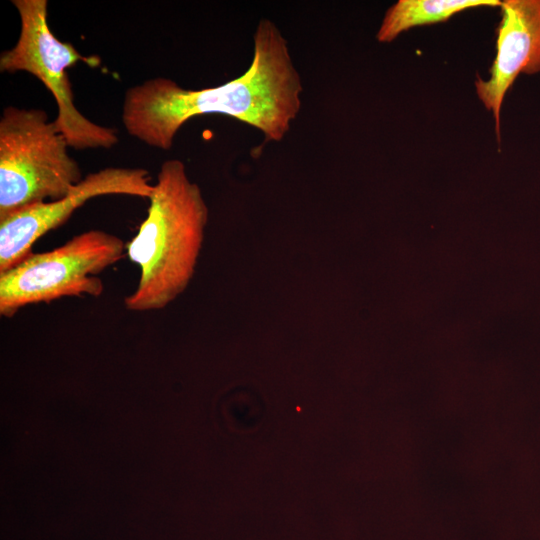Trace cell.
Listing matches in <instances>:
<instances>
[{
  "label": "cell",
  "mask_w": 540,
  "mask_h": 540,
  "mask_svg": "<svg viewBox=\"0 0 540 540\" xmlns=\"http://www.w3.org/2000/svg\"><path fill=\"white\" fill-rule=\"evenodd\" d=\"M248 70L216 87L184 89L166 77L129 87L121 120L144 144L170 150L179 129L193 117L222 114L260 130L265 141H281L301 108L303 91L286 39L269 19L258 22Z\"/></svg>",
  "instance_id": "cell-1"
},
{
  "label": "cell",
  "mask_w": 540,
  "mask_h": 540,
  "mask_svg": "<svg viewBox=\"0 0 540 540\" xmlns=\"http://www.w3.org/2000/svg\"><path fill=\"white\" fill-rule=\"evenodd\" d=\"M149 202L146 218L126 245L140 269L136 289L124 299L134 312L163 309L186 289L208 221L202 192L178 159L161 164Z\"/></svg>",
  "instance_id": "cell-2"
},
{
  "label": "cell",
  "mask_w": 540,
  "mask_h": 540,
  "mask_svg": "<svg viewBox=\"0 0 540 540\" xmlns=\"http://www.w3.org/2000/svg\"><path fill=\"white\" fill-rule=\"evenodd\" d=\"M64 135L46 111L8 106L0 118V222L59 200L83 179Z\"/></svg>",
  "instance_id": "cell-3"
},
{
  "label": "cell",
  "mask_w": 540,
  "mask_h": 540,
  "mask_svg": "<svg viewBox=\"0 0 540 540\" xmlns=\"http://www.w3.org/2000/svg\"><path fill=\"white\" fill-rule=\"evenodd\" d=\"M20 18L15 45L0 55V70L25 71L38 78L57 104L54 120L68 145L77 150L109 149L118 143L117 131L90 121L74 104L66 70L78 62L95 66L99 61L81 55L68 42L56 38L48 25L47 0H13Z\"/></svg>",
  "instance_id": "cell-4"
},
{
  "label": "cell",
  "mask_w": 540,
  "mask_h": 540,
  "mask_svg": "<svg viewBox=\"0 0 540 540\" xmlns=\"http://www.w3.org/2000/svg\"><path fill=\"white\" fill-rule=\"evenodd\" d=\"M126 245L118 236L91 229L50 251L31 253L0 273V314L13 317L19 309L62 297L100 296L98 277L124 257Z\"/></svg>",
  "instance_id": "cell-5"
},
{
  "label": "cell",
  "mask_w": 540,
  "mask_h": 540,
  "mask_svg": "<svg viewBox=\"0 0 540 540\" xmlns=\"http://www.w3.org/2000/svg\"><path fill=\"white\" fill-rule=\"evenodd\" d=\"M154 184L143 168L107 167L87 174L65 197L33 205L0 222V273L32 252L34 243L65 223L89 199L102 195L150 198Z\"/></svg>",
  "instance_id": "cell-6"
},
{
  "label": "cell",
  "mask_w": 540,
  "mask_h": 540,
  "mask_svg": "<svg viewBox=\"0 0 540 540\" xmlns=\"http://www.w3.org/2000/svg\"><path fill=\"white\" fill-rule=\"evenodd\" d=\"M496 56L487 80L477 77L478 98L495 119L499 139L500 112L509 88L519 74L540 72V0L501 1Z\"/></svg>",
  "instance_id": "cell-7"
},
{
  "label": "cell",
  "mask_w": 540,
  "mask_h": 540,
  "mask_svg": "<svg viewBox=\"0 0 540 540\" xmlns=\"http://www.w3.org/2000/svg\"><path fill=\"white\" fill-rule=\"evenodd\" d=\"M500 5L498 0H399L386 11L376 39L389 43L413 27L447 21L469 8Z\"/></svg>",
  "instance_id": "cell-8"
}]
</instances>
